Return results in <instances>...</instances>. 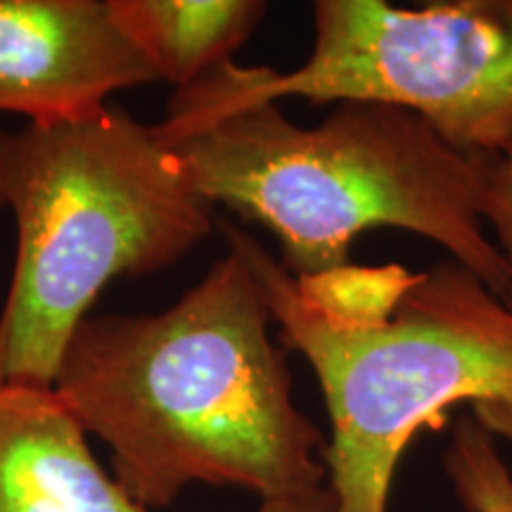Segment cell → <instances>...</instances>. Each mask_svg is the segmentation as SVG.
<instances>
[{
    "label": "cell",
    "instance_id": "5",
    "mask_svg": "<svg viewBox=\"0 0 512 512\" xmlns=\"http://www.w3.org/2000/svg\"><path fill=\"white\" fill-rule=\"evenodd\" d=\"M183 91L228 105L382 102L460 150L501 155L512 145V0H318L311 55L297 69L230 60Z\"/></svg>",
    "mask_w": 512,
    "mask_h": 512
},
{
    "label": "cell",
    "instance_id": "12",
    "mask_svg": "<svg viewBox=\"0 0 512 512\" xmlns=\"http://www.w3.org/2000/svg\"><path fill=\"white\" fill-rule=\"evenodd\" d=\"M256 512H339L337 501L328 489V484L318 489L302 491V494L266 498L259 503Z\"/></svg>",
    "mask_w": 512,
    "mask_h": 512
},
{
    "label": "cell",
    "instance_id": "2",
    "mask_svg": "<svg viewBox=\"0 0 512 512\" xmlns=\"http://www.w3.org/2000/svg\"><path fill=\"white\" fill-rule=\"evenodd\" d=\"M155 128L204 202L278 240L292 278L349 266L366 230L399 228L505 297V264L484 223L494 155L460 150L418 114L349 100L302 126L278 102L228 105L176 91Z\"/></svg>",
    "mask_w": 512,
    "mask_h": 512
},
{
    "label": "cell",
    "instance_id": "8",
    "mask_svg": "<svg viewBox=\"0 0 512 512\" xmlns=\"http://www.w3.org/2000/svg\"><path fill=\"white\" fill-rule=\"evenodd\" d=\"M128 41L176 91L233 60L268 5L261 0H110Z\"/></svg>",
    "mask_w": 512,
    "mask_h": 512
},
{
    "label": "cell",
    "instance_id": "9",
    "mask_svg": "<svg viewBox=\"0 0 512 512\" xmlns=\"http://www.w3.org/2000/svg\"><path fill=\"white\" fill-rule=\"evenodd\" d=\"M411 280L413 273L403 266L349 264L311 278H294V285L299 299L325 323L361 328L387 318Z\"/></svg>",
    "mask_w": 512,
    "mask_h": 512
},
{
    "label": "cell",
    "instance_id": "6",
    "mask_svg": "<svg viewBox=\"0 0 512 512\" xmlns=\"http://www.w3.org/2000/svg\"><path fill=\"white\" fill-rule=\"evenodd\" d=\"M155 81L110 0H0V112L29 124L81 119Z\"/></svg>",
    "mask_w": 512,
    "mask_h": 512
},
{
    "label": "cell",
    "instance_id": "10",
    "mask_svg": "<svg viewBox=\"0 0 512 512\" xmlns=\"http://www.w3.org/2000/svg\"><path fill=\"white\" fill-rule=\"evenodd\" d=\"M444 470L465 512H512V472L472 415H460L453 425Z\"/></svg>",
    "mask_w": 512,
    "mask_h": 512
},
{
    "label": "cell",
    "instance_id": "13",
    "mask_svg": "<svg viewBox=\"0 0 512 512\" xmlns=\"http://www.w3.org/2000/svg\"><path fill=\"white\" fill-rule=\"evenodd\" d=\"M472 408V418L484 427L491 437L508 441L512 446V403L479 401Z\"/></svg>",
    "mask_w": 512,
    "mask_h": 512
},
{
    "label": "cell",
    "instance_id": "3",
    "mask_svg": "<svg viewBox=\"0 0 512 512\" xmlns=\"http://www.w3.org/2000/svg\"><path fill=\"white\" fill-rule=\"evenodd\" d=\"M0 209L17 226L0 309V384L53 387L95 299L174 266L214 230L155 124L119 107L0 131Z\"/></svg>",
    "mask_w": 512,
    "mask_h": 512
},
{
    "label": "cell",
    "instance_id": "1",
    "mask_svg": "<svg viewBox=\"0 0 512 512\" xmlns=\"http://www.w3.org/2000/svg\"><path fill=\"white\" fill-rule=\"evenodd\" d=\"M245 256L228 252L169 309L88 316L53 392L112 453V477L145 510L192 484L259 501L328 484V439L297 408L285 349Z\"/></svg>",
    "mask_w": 512,
    "mask_h": 512
},
{
    "label": "cell",
    "instance_id": "7",
    "mask_svg": "<svg viewBox=\"0 0 512 512\" xmlns=\"http://www.w3.org/2000/svg\"><path fill=\"white\" fill-rule=\"evenodd\" d=\"M0 512H150L98 463L53 387L0 384Z\"/></svg>",
    "mask_w": 512,
    "mask_h": 512
},
{
    "label": "cell",
    "instance_id": "11",
    "mask_svg": "<svg viewBox=\"0 0 512 512\" xmlns=\"http://www.w3.org/2000/svg\"><path fill=\"white\" fill-rule=\"evenodd\" d=\"M484 223L496 235L494 245L501 252L508 275V290L503 299L512 309V145L501 155H494L484 200Z\"/></svg>",
    "mask_w": 512,
    "mask_h": 512
},
{
    "label": "cell",
    "instance_id": "4",
    "mask_svg": "<svg viewBox=\"0 0 512 512\" xmlns=\"http://www.w3.org/2000/svg\"><path fill=\"white\" fill-rule=\"evenodd\" d=\"M228 247L245 256L287 347L316 375L328 406L323 451L339 512H387L403 453L451 408L512 403V309L465 266L446 259L413 273L380 323L339 328L299 299L294 278L233 223Z\"/></svg>",
    "mask_w": 512,
    "mask_h": 512
}]
</instances>
